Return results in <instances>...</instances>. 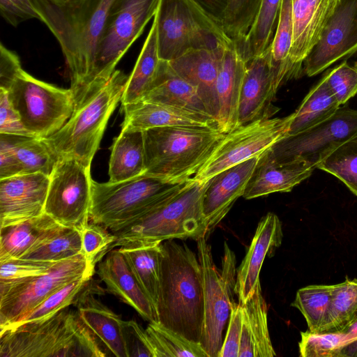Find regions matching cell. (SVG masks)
<instances>
[{
    "label": "cell",
    "mask_w": 357,
    "mask_h": 357,
    "mask_svg": "<svg viewBox=\"0 0 357 357\" xmlns=\"http://www.w3.org/2000/svg\"><path fill=\"white\" fill-rule=\"evenodd\" d=\"M82 253L80 231L63 227L43 243L30 250L21 258L58 262Z\"/></svg>",
    "instance_id": "cell-40"
},
{
    "label": "cell",
    "mask_w": 357,
    "mask_h": 357,
    "mask_svg": "<svg viewBox=\"0 0 357 357\" xmlns=\"http://www.w3.org/2000/svg\"><path fill=\"white\" fill-rule=\"evenodd\" d=\"M6 91L23 126L34 137L44 139L56 132L75 109L70 89L37 79L23 69Z\"/></svg>",
    "instance_id": "cell-10"
},
{
    "label": "cell",
    "mask_w": 357,
    "mask_h": 357,
    "mask_svg": "<svg viewBox=\"0 0 357 357\" xmlns=\"http://www.w3.org/2000/svg\"><path fill=\"white\" fill-rule=\"evenodd\" d=\"M22 70L18 56L0 44V89L7 90Z\"/></svg>",
    "instance_id": "cell-53"
},
{
    "label": "cell",
    "mask_w": 357,
    "mask_h": 357,
    "mask_svg": "<svg viewBox=\"0 0 357 357\" xmlns=\"http://www.w3.org/2000/svg\"><path fill=\"white\" fill-rule=\"evenodd\" d=\"M206 182L192 178L167 200L122 229L112 232L116 240L110 248L132 241H160L208 234L202 211Z\"/></svg>",
    "instance_id": "cell-6"
},
{
    "label": "cell",
    "mask_w": 357,
    "mask_h": 357,
    "mask_svg": "<svg viewBox=\"0 0 357 357\" xmlns=\"http://www.w3.org/2000/svg\"><path fill=\"white\" fill-rule=\"evenodd\" d=\"M203 277L204 317L200 343L208 357H218L222 333L229 320L235 285L227 281L214 264L206 236L197 240Z\"/></svg>",
    "instance_id": "cell-15"
},
{
    "label": "cell",
    "mask_w": 357,
    "mask_h": 357,
    "mask_svg": "<svg viewBox=\"0 0 357 357\" xmlns=\"http://www.w3.org/2000/svg\"><path fill=\"white\" fill-rule=\"evenodd\" d=\"M281 0H261L257 15L242 43L236 47L247 63L271 45L277 26Z\"/></svg>",
    "instance_id": "cell-37"
},
{
    "label": "cell",
    "mask_w": 357,
    "mask_h": 357,
    "mask_svg": "<svg viewBox=\"0 0 357 357\" xmlns=\"http://www.w3.org/2000/svg\"><path fill=\"white\" fill-rule=\"evenodd\" d=\"M298 343L300 356L303 357H344V351L350 343L344 331L301 333Z\"/></svg>",
    "instance_id": "cell-43"
},
{
    "label": "cell",
    "mask_w": 357,
    "mask_h": 357,
    "mask_svg": "<svg viewBox=\"0 0 357 357\" xmlns=\"http://www.w3.org/2000/svg\"><path fill=\"white\" fill-rule=\"evenodd\" d=\"M0 134L34 137L23 126L10 103L6 90L0 89Z\"/></svg>",
    "instance_id": "cell-52"
},
{
    "label": "cell",
    "mask_w": 357,
    "mask_h": 357,
    "mask_svg": "<svg viewBox=\"0 0 357 357\" xmlns=\"http://www.w3.org/2000/svg\"><path fill=\"white\" fill-rule=\"evenodd\" d=\"M261 1V0H231L223 29L237 47L242 43L252 24Z\"/></svg>",
    "instance_id": "cell-45"
},
{
    "label": "cell",
    "mask_w": 357,
    "mask_h": 357,
    "mask_svg": "<svg viewBox=\"0 0 357 357\" xmlns=\"http://www.w3.org/2000/svg\"><path fill=\"white\" fill-rule=\"evenodd\" d=\"M357 320V280L334 284L329 321L324 332L343 330Z\"/></svg>",
    "instance_id": "cell-44"
},
{
    "label": "cell",
    "mask_w": 357,
    "mask_h": 357,
    "mask_svg": "<svg viewBox=\"0 0 357 357\" xmlns=\"http://www.w3.org/2000/svg\"><path fill=\"white\" fill-rule=\"evenodd\" d=\"M146 330L155 357H208L200 342L190 340L159 323L149 322Z\"/></svg>",
    "instance_id": "cell-39"
},
{
    "label": "cell",
    "mask_w": 357,
    "mask_h": 357,
    "mask_svg": "<svg viewBox=\"0 0 357 357\" xmlns=\"http://www.w3.org/2000/svg\"><path fill=\"white\" fill-rule=\"evenodd\" d=\"M260 155L229 167L206 181L202 211L208 234L222 221L235 202L243 197Z\"/></svg>",
    "instance_id": "cell-19"
},
{
    "label": "cell",
    "mask_w": 357,
    "mask_h": 357,
    "mask_svg": "<svg viewBox=\"0 0 357 357\" xmlns=\"http://www.w3.org/2000/svg\"><path fill=\"white\" fill-rule=\"evenodd\" d=\"M323 77L340 105L357 94V61L344 60Z\"/></svg>",
    "instance_id": "cell-46"
},
{
    "label": "cell",
    "mask_w": 357,
    "mask_h": 357,
    "mask_svg": "<svg viewBox=\"0 0 357 357\" xmlns=\"http://www.w3.org/2000/svg\"><path fill=\"white\" fill-rule=\"evenodd\" d=\"M0 13L13 26L31 19L41 20L32 0H0Z\"/></svg>",
    "instance_id": "cell-51"
},
{
    "label": "cell",
    "mask_w": 357,
    "mask_h": 357,
    "mask_svg": "<svg viewBox=\"0 0 357 357\" xmlns=\"http://www.w3.org/2000/svg\"><path fill=\"white\" fill-rule=\"evenodd\" d=\"M118 249L155 307L160 282L162 242L132 241Z\"/></svg>",
    "instance_id": "cell-31"
},
{
    "label": "cell",
    "mask_w": 357,
    "mask_h": 357,
    "mask_svg": "<svg viewBox=\"0 0 357 357\" xmlns=\"http://www.w3.org/2000/svg\"><path fill=\"white\" fill-rule=\"evenodd\" d=\"M95 271V266L81 253L56 262L42 275L0 283V331L66 284L82 276L93 275Z\"/></svg>",
    "instance_id": "cell-11"
},
{
    "label": "cell",
    "mask_w": 357,
    "mask_h": 357,
    "mask_svg": "<svg viewBox=\"0 0 357 357\" xmlns=\"http://www.w3.org/2000/svg\"><path fill=\"white\" fill-rule=\"evenodd\" d=\"M82 254L95 266L106 252L110 251L116 236L100 225L88 223L81 230Z\"/></svg>",
    "instance_id": "cell-47"
},
{
    "label": "cell",
    "mask_w": 357,
    "mask_h": 357,
    "mask_svg": "<svg viewBox=\"0 0 357 357\" xmlns=\"http://www.w3.org/2000/svg\"><path fill=\"white\" fill-rule=\"evenodd\" d=\"M222 29L231 0H193Z\"/></svg>",
    "instance_id": "cell-54"
},
{
    "label": "cell",
    "mask_w": 357,
    "mask_h": 357,
    "mask_svg": "<svg viewBox=\"0 0 357 357\" xmlns=\"http://www.w3.org/2000/svg\"><path fill=\"white\" fill-rule=\"evenodd\" d=\"M243 307V325L238 357H273V347L268 327V308L261 284Z\"/></svg>",
    "instance_id": "cell-28"
},
{
    "label": "cell",
    "mask_w": 357,
    "mask_h": 357,
    "mask_svg": "<svg viewBox=\"0 0 357 357\" xmlns=\"http://www.w3.org/2000/svg\"><path fill=\"white\" fill-rule=\"evenodd\" d=\"M278 90L268 47L261 56L246 63L240 93L237 127L271 119L279 109L273 105Z\"/></svg>",
    "instance_id": "cell-18"
},
{
    "label": "cell",
    "mask_w": 357,
    "mask_h": 357,
    "mask_svg": "<svg viewBox=\"0 0 357 357\" xmlns=\"http://www.w3.org/2000/svg\"><path fill=\"white\" fill-rule=\"evenodd\" d=\"M227 46L191 50L168 61L174 71L196 89L208 113L216 121L219 113L217 79Z\"/></svg>",
    "instance_id": "cell-20"
},
{
    "label": "cell",
    "mask_w": 357,
    "mask_h": 357,
    "mask_svg": "<svg viewBox=\"0 0 357 357\" xmlns=\"http://www.w3.org/2000/svg\"><path fill=\"white\" fill-rule=\"evenodd\" d=\"M155 309L160 324L200 342L204 317L202 271L198 256L185 243L162 242Z\"/></svg>",
    "instance_id": "cell-2"
},
{
    "label": "cell",
    "mask_w": 357,
    "mask_h": 357,
    "mask_svg": "<svg viewBox=\"0 0 357 357\" xmlns=\"http://www.w3.org/2000/svg\"><path fill=\"white\" fill-rule=\"evenodd\" d=\"M314 169L303 161L277 160L268 150L259 156L243 197L251 199L274 192H290L310 177Z\"/></svg>",
    "instance_id": "cell-24"
},
{
    "label": "cell",
    "mask_w": 357,
    "mask_h": 357,
    "mask_svg": "<svg viewBox=\"0 0 357 357\" xmlns=\"http://www.w3.org/2000/svg\"><path fill=\"white\" fill-rule=\"evenodd\" d=\"M63 227L45 213L0 228V261L21 258Z\"/></svg>",
    "instance_id": "cell-29"
},
{
    "label": "cell",
    "mask_w": 357,
    "mask_h": 357,
    "mask_svg": "<svg viewBox=\"0 0 357 357\" xmlns=\"http://www.w3.org/2000/svg\"><path fill=\"white\" fill-rule=\"evenodd\" d=\"M342 331H345L350 339V343L344 351V356H357V320Z\"/></svg>",
    "instance_id": "cell-56"
},
{
    "label": "cell",
    "mask_w": 357,
    "mask_h": 357,
    "mask_svg": "<svg viewBox=\"0 0 357 357\" xmlns=\"http://www.w3.org/2000/svg\"><path fill=\"white\" fill-rule=\"evenodd\" d=\"M50 176L43 173L0 179V228L44 213Z\"/></svg>",
    "instance_id": "cell-17"
},
{
    "label": "cell",
    "mask_w": 357,
    "mask_h": 357,
    "mask_svg": "<svg viewBox=\"0 0 357 357\" xmlns=\"http://www.w3.org/2000/svg\"><path fill=\"white\" fill-rule=\"evenodd\" d=\"M159 3L160 0L114 1L98 40L82 103L109 81L119 61L154 17Z\"/></svg>",
    "instance_id": "cell-9"
},
{
    "label": "cell",
    "mask_w": 357,
    "mask_h": 357,
    "mask_svg": "<svg viewBox=\"0 0 357 357\" xmlns=\"http://www.w3.org/2000/svg\"><path fill=\"white\" fill-rule=\"evenodd\" d=\"M291 119L292 114L257 121L225 133L192 178L205 183L229 167L261 155L287 135Z\"/></svg>",
    "instance_id": "cell-12"
},
{
    "label": "cell",
    "mask_w": 357,
    "mask_h": 357,
    "mask_svg": "<svg viewBox=\"0 0 357 357\" xmlns=\"http://www.w3.org/2000/svg\"><path fill=\"white\" fill-rule=\"evenodd\" d=\"M56 263L22 258L0 261V283H9L42 275Z\"/></svg>",
    "instance_id": "cell-48"
},
{
    "label": "cell",
    "mask_w": 357,
    "mask_h": 357,
    "mask_svg": "<svg viewBox=\"0 0 357 357\" xmlns=\"http://www.w3.org/2000/svg\"><path fill=\"white\" fill-rule=\"evenodd\" d=\"M243 325V307L233 301L226 335L218 357H238Z\"/></svg>",
    "instance_id": "cell-50"
},
{
    "label": "cell",
    "mask_w": 357,
    "mask_h": 357,
    "mask_svg": "<svg viewBox=\"0 0 357 357\" xmlns=\"http://www.w3.org/2000/svg\"><path fill=\"white\" fill-rule=\"evenodd\" d=\"M145 174L170 183L191 179L225 137L215 126H174L143 131Z\"/></svg>",
    "instance_id": "cell-4"
},
{
    "label": "cell",
    "mask_w": 357,
    "mask_h": 357,
    "mask_svg": "<svg viewBox=\"0 0 357 357\" xmlns=\"http://www.w3.org/2000/svg\"><path fill=\"white\" fill-rule=\"evenodd\" d=\"M357 52V0H339L321 35L304 61L303 71L314 76Z\"/></svg>",
    "instance_id": "cell-16"
},
{
    "label": "cell",
    "mask_w": 357,
    "mask_h": 357,
    "mask_svg": "<svg viewBox=\"0 0 357 357\" xmlns=\"http://www.w3.org/2000/svg\"><path fill=\"white\" fill-rule=\"evenodd\" d=\"M317 168L338 178L357 196V135L338 146Z\"/></svg>",
    "instance_id": "cell-42"
},
{
    "label": "cell",
    "mask_w": 357,
    "mask_h": 357,
    "mask_svg": "<svg viewBox=\"0 0 357 357\" xmlns=\"http://www.w3.org/2000/svg\"><path fill=\"white\" fill-rule=\"evenodd\" d=\"M141 100L176 106L210 115L196 89L177 75L168 61L163 60L160 61L150 89Z\"/></svg>",
    "instance_id": "cell-30"
},
{
    "label": "cell",
    "mask_w": 357,
    "mask_h": 357,
    "mask_svg": "<svg viewBox=\"0 0 357 357\" xmlns=\"http://www.w3.org/2000/svg\"><path fill=\"white\" fill-rule=\"evenodd\" d=\"M20 167L9 146L0 139V179L20 175Z\"/></svg>",
    "instance_id": "cell-55"
},
{
    "label": "cell",
    "mask_w": 357,
    "mask_h": 357,
    "mask_svg": "<svg viewBox=\"0 0 357 357\" xmlns=\"http://www.w3.org/2000/svg\"><path fill=\"white\" fill-rule=\"evenodd\" d=\"M153 20L159 57L163 61H171L194 50L234 43L193 0H160Z\"/></svg>",
    "instance_id": "cell-8"
},
{
    "label": "cell",
    "mask_w": 357,
    "mask_h": 357,
    "mask_svg": "<svg viewBox=\"0 0 357 357\" xmlns=\"http://www.w3.org/2000/svg\"><path fill=\"white\" fill-rule=\"evenodd\" d=\"M356 135L357 110L343 107L324 121L286 135L268 152L277 160L303 161L317 168L334 150Z\"/></svg>",
    "instance_id": "cell-13"
},
{
    "label": "cell",
    "mask_w": 357,
    "mask_h": 357,
    "mask_svg": "<svg viewBox=\"0 0 357 357\" xmlns=\"http://www.w3.org/2000/svg\"><path fill=\"white\" fill-rule=\"evenodd\" d=\"M122 330L127 357H155L146 330L135 320H123Z\"/></svg>",
    "instance_id": "cell-49"
},
{
    "label": "cell",
    "mask_w": 357,
    "mask_h": 357,
    "mask_svg": "<svg viewBox=\"0 0 357 357\" xmlns=\"http://www.w3.org/2000/svg\"><path fill=\"white\" fill-rule=\"evenodd\" d=\"M160 61L156 23L153 20L135 66L126 82L121 100V105L142 100L156 77Z\"/></svg>",
    "instance_id": "cell-33"
},
{
    "label": "cell",
    "mask_w": 357,
    "mask_h": 357,
    "mask_svg": "<svg viewBox=\"0 0 357 357\" xmlns=\"http://www.w3.org/2000/svg\"><path fill=\"white\" fill-rule=\"evenodd\" d=\"M57 1H63V0H57Z\"/></svg>",
    "instance_id": "cell-57"
},
{
    "label": "cell",
    "mask_w": 357,
    "mask_h": 357,
    "mask_svg": "<svg viewBox=\"0 0 357 357\" xmlns=\"http://www.w3.org/2000/svg\"><path fill=\"white\" fill-rule=\"evenodd\" d=\"M107 290L132 307L145 320L158 323L156 309L119 249L110 250L96 271Z\"/></svg>",
    "instance_id": "cell-23"
},
{
    "label": "cell",
    "mask_w": 357,
    "mask_h": 357,
    "mask_svg": "<svg viewBox=\"0 0 357 357\" xmlns=\"http://www.w3.org/2000/svg\"><path fill=\"white\" fill-rule=\"evenodd\" d=\"M186 182L170 183L145 173L119 182L92 180L90 220L117 231L167 200Z\"/></svg>",
    "instance_id": "cell-7"
},
{
    "label": "cell",
    "mask_w": 357,
    "mask_h": 357,
    "mask_svg": "<svg viewBox=\"0 0 357 357\" xmlns=\"http://www.w3.org/2000/svg\"><path fill=\"white\" fill-rule=\"evenodd\" d=\"M92 277L93 275L82 276L66 284L8 328L51 317L59 311L73 305L78 298L92 285Z\"/></svg>",
    "instance_id": "cell-41"
},
{
    "label": "cell",
    "mask_w": 357,
    "mask_h": 357,
    "mask_svg": "<svg viewBox=\"0 0 357 357\" xmlns=\"http://www.w3.org/2000/svg\"><path fill=\"white\" fill-rule=\"evenodd\" d=\"M292 40L291 0H281L276 29L268 46L271 66L278 89L287 81L298 78L291 61Z\"/></svg>",
    "instance_id": "cell-34"
},
{
    "label": "cell",
    "mask_w": 357,
    "mask_h": 357,
    "mask_svg": "<svg viewBox=\"0 0 357 357\" xmlns=\"http://www.w3.org/2000/svg\"><path fill=\"white\" fill-rule=\"evenodd\" d=\"M91 169L74 158L59 159L50 175L44 212L59 225L79 231L89 223Z\"/></svg>",
    "instance_id": "cell-14"
},
{
    "label": "cell",
    "mask_w": 357,
    "mask_h": 357,
    "mask_svg": "<svg viewBox=\"0 0 357 357\" xmlns=\"http://www.w3.org/2000/svg\"><path fill=\"white\" fill-rule=\"evenodd\" d=\"M115 0H32L69 69L75 108L83 100L98 40Z\"/></svg>",
    "instance_id": "cell-1"
},
{
    "label": "cell",
    "mask_w": 357,
    "mask_h": 357,
    "mask_svg": "<svg viewBox=\"0 0 357 357\" xmlns=\"http://www.w3.org/2000/svg\"><path fill=\"white\" fill-rule=\"evenodd\" d=\"M96 290L91 285L73 306L84 324L111 355L127 357L122 330L123 320L93 296Z\"/></svg>",
    "instance_id": "cell-27"
},
{
    "label": "cell",
    "mask_w": 357,
    "mask_h": 357,
    "mask_svg": "<svg viewBox=\"0 0 357 357\" xmlns=\"http://www.w3.org/2000/svg\"><path fill=\"white\" fill-rule=\"evenodd\" d=\"M340 105L323 77L303 98L292 119L287 135H294L333 116Z\"/></svg>",
    "instance_id": "cell-35"
},
{
    "label": "cell",
    "mask_w": 357,
    "mask_h": 357,
    "mask_svg": "<svg viewBox=\"0 0 357 357\" xmlns=\"http://www.w3.org/2000/svg\"><path fill=\"white\" fill-rule=\"evenodd\" d=\"M128 76L116 70L106 84L75 108L56 132L44 141L56 160L74 158L91 169L112 114L121 102Z\"/></svg>",
    "instance_id": "cell-5"
},
{
    "label": "cell",
    "mask_w": 357,
    "mask_h": 357,
    "mask_svg": "<svg viewBox=\"0 0 357 357\" xmlns=\"http://www.w3.org/2000/svg\"><path fill=\"white\" fill-rule=\"evenodd\" d=\"M145 171L143 131L121 128L111 147L109 181L128 180L144 174Z\"/></svg>",
    "instance_id": "cell-32"
},
{
    "label": "cell",
    "mask_w": 357,
    "mask_h": 357,
    "mask_svg": "<svg viewBox=\"0 0 357 357\" xmlns=\"http://www.w3.org/2000/svg\"><path fill=\"white\" fill-rule=\"evenodd\" d=\"M122 129L144 131L174 126H217L211 116L176 106L139 100L121 105Z\"/></svg>",
    "instance_id": "cell-25"
},
{
    "label": "cell",
    "mask_w": 357,
    "mask_h": 357,
    "mask_svg": "<svg viewBox=\"0 0 357 357\" xmlns=\"http://www.w3.org/2000/svg\"><path fill=\"white\" fill-rule=\"evenodd\" d=\"M106 351L69 307L0 331V357H102Z\"/></svg>",
    "instance_id": "cell-3"
},
{
    "label": "cell",
    "mask_w": 357,
    "mask_h": 357,
    "mask_svg": "<svg viewBox=\"0 0 357 357\" xmlns=\"http://www.w3.org/2000/svg\"><path fill=\"white\" fill-rule=\"evenodd\" d=\"M13 152L21 174L43 173L48 176L57 161L43 139L25 135L0 134Z\"/></svg>",
    "instance_id": "cell-36"
},
{
    "label": "cell",
    "mask_w": 357,
    "mask_h": 357,
    "mask_svg": "<svg viewBox=\"0 0 357 357\" xmlns=\"http://www.w3.org/2000/svg\"><path fill=\"white\" fill-rule=\"evenodd\" d=\"M246 63L235 43L225 48L217 79L219 113L218 128L227 133L237 127L238 111L241 85Z\"/></svg>",
    "instance_id": "cell-26"
},
{
    "label": "cell",
    "mask_w": 357,
    "mask_h": 357,
    "mask_svg": "<svg viewBox=\"0 0 357 357\" xmlns=\"http://www.w3.org/2000/svg\"><path fill=\"white\" fill-rule=\"evenodd\" d=\"M339 0H291L293 40L291 61L298 78Z\"/></svg>",
    "instance_id": "cell-21"
},
{
    "label": "cell",
    "mask_w": 357,
    "mask_h": 357,
    "mask_svg": "<svg viewBox=\"0 0 357 357\" xmlns=\"http://www.w3.org/2000/svg\"><path fill=\"white\" fill-rule=\"evenodd\" d=\"M334 284H312L298 290L291 306L304 316L308 330L324 332L332 307Z\"/></svg>",
    "instance_id": "cell-38"
},
{
    "label": "cell",
    "mask_w": 357,
    "mask_h": 357,
    "mask_svg": "<svg viewBox=\"0 0 357 357\" xmlns=\"http://www.w3.org/2000/svg\"><path fill=\"white\" fill-rule=\"evenodd\" d=\"M282 224L279 218L268 213L259 222L255 234L236 274L235 294L238 303H245L260 283L259 274L264 261L272 256L281 245Z\"/></svg>",
    "instance_id": "cell-22"
}]
</instances>
